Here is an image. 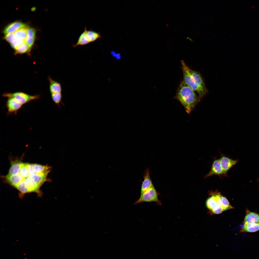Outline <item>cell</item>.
<instances>
[{
  "label": "cell",
  "instance_id": "cell-23",
  "mask_svg": "<svg viewBox=\"0 0 259 259\" xmlns=\"http://www.w3.org/2000/svg\"><path fill=\"white\" fill-rule=\"evenodd\" d=\"M52 100L58 106H60L62 102V95L61 93H56L51 94Z\"/></svg>",
  "mask_w": 259,
  "mask_h": 259
},
{
  "label": "cell",
  "instance_id": "cell-28",
  "mask_svg": "<svg viewBox=\"0 0 259 259\" xmlns=\"http://www.w3.org/2000/svg\"><path fill=\"white\" fill-rule=\"evenodd\" d=\"M4 38L7 42L11 43L15 39L14 33H10L6 34Z\"/></svg>",
  "mask_w": 259,
  "mask_h": 259
},
{
  "label": "cell",
  "instance_id": "cell-12",
  "mask_svg": "<svg viewBox=\"0 0 259 259\" xmlns=\"http://www.w3.org/2000/svg\"><path fill=\"white\" fill-rule=\"evenodd\" d=\"M48 80L49 83V88L51 94L61 93L62 88L60 83L48 76Z\"/></svg>",
  "mask_w": 259,
  "mask_h": 259
},
{
  "label": "cell",
  "instance_id": "cell-15",
  "mask_svg": "<svg viewBox=\"0 0 259 259\" xmlns=\"http://www.w3.org/2000/svg\"><path fill=\"white\" fill-rule=\"evenodd\" d=\"M32 165L35 173L48 174L50 171V167L47 165L44 166L36 164H32Z\"/></svg>",
  "mask_w": 259,
  "mask_h": 259
},
{
  "label": "cell",
  "instance_id": "cell-31",
  "mask_svg": "<svg viewBox=\"0 0 259 259\" xmlns=\"http://www.w3.org/2000/svg\"><path fill=\"white\" fill-rule=\"evenodd\" d=\"M112 55L116 59L119 60L121 58L120 55L118 54L113 52L112 53Z\"/></svg>",
  "mask_w": 259,
  "mask_h": 259
},
{
  "label": "cell",
  "instance_id": "cell-9",
  "mask_svg": "<svg viewBox=\"0 0 259 259\" xmlns=\"http://www.w3.org/2000/svg\"><path fill=\"white\" fill-rule=\"evenodd\" d=\"M190 72L196 84L206 94L208 90L206 87L203 77L198 72L190 69Z\"/></svg>",
  "mask_w": 259,
  "mask_h": 259
},
{
  "label": "cell",
  "instance_id": "cell-14",
  "mask_svg": "<svg viewBox=\"0 0 259 259\" xmlns=\"http://www.w3.org/2000/svg\"><path fill=\"white\" fill-rule=\"evenodd\" d=\"M259 223V214L249 212L246 214L244 221V224Z\"/></svg>",
  "mask_w": 259,
  "mask_h": 259
},
{
  "label": "cell",
  "instance_id": "cell-25",
  "mask_svg": "<svg viewBox=\"0 0 259 259\" xmlns=\"http://www.w3.org/2000/svg\"><path fill=\"white\" fill-rule=\"evenodd\" d=\"M19 173L23 178H25L29 176V173L27 166V163H22Z\"/></svg>",
  "mask_w": 259,
  "mask_h": 259
},
{
  "label": "cell",
  "instance_id": "cell-13",
  "mask_svg": "<svg viewBox=\"0 0 259 259\" xmlns=\"http://www.w3.org/2000/svg\"><path fill=\"white\" fill-rule=\"evenodd\" d=\"M6 178L10 184L15 188L23 180V178L19 173L14 175H7Z\"/></svg>",
  "mask_w": 259,
  "mask_h": 259
},
{
  "label": "cell",
  "instance_id": "cell-10",
  "mask_svg": "<svg viewBox=\"0 0 259 259\" xmlns=\"http://www.w3.org/2000/svg\"><path fill=\"white\" fill-rule=\"evenodd\" d=\"M27 26L25 24L19 21H17L11 23L7 25L3 30L5 34L10 33H14L20 29Z\"/></svg>",
  "mask_w": 259,
  "mask_h": 259
},
{
  "label": "cell",
  "instance_id": "cell-20",
  "mask_svg": "<svg viewBox=\"0 0 259 259\" xmlns=\"http://www.w3.org/2000/svg\"><path fill=\"white\" fill-rule=\"evenodd\" d=\"M30 50L31 48L25 42L15 50V54L16 55L27 53H29L30 52Z\"/></svg>",
  "mask_w": 259,
  "mask_h": 259
},
{
  "label": "cell",
  "instance_id": "cell-19",
  "mask_svg": "<svg viewBox=\"0 0 259 259\" xmlns=\"http://www.w3.org/2000/svg\"><path fill=\"white\" fill-rule=\"evenodd\" d=\"M47 175V174L44 173H35L32 178L35 182L41 187L43 183L46 181Z\"/></svg>",
  "mask_w": 259,
  "mask_h": 259
},
{
  "label": "cell",
  "instance_id": "cell-6",
  "mask_svg": "<svg viewBox=\"0 0 259 259\" xmlns=\"http://www.w3.org/2000/svg\"><path fill=\"white\" fill-rule=\"evenodd\" d=\"M213 175H218L220 177L227 176V174L224 173L221 166L219 159H217L216 157L214 158L210 171L205 176V178Z\"/></svg>",
  "mask_w": 259,
  "mask_h": 259
},
{
  "label": "cell",
  "instance_id": "cell-7",
  "mask_svg": "<svg viewBox=\"0 0 259 259\" xmlns=\"http://www.w3.org/2000/svg\"><path fill=\"white\" fill-rule=\"evenodd\" d=\"M22 105L15 99L8 98L6 102V106L8 109V114H16L22 107Z\"/></svg>",
  "mask_w": 259,
  "mask_h": 259
},
{
  "label": "cell",
  "instance_id": "cell-2",
  "mask_svg": "<svg viewBox=\"0 0 259 259\" xmlns=\"http://www.w3.org/2000/svg\"><path fill=\"white\" fill-rule=\"evenodd\" d=\"M181 62L183 75V81L198 94L199 100L206 94L196 84L190 72V69L184 61L181 60Z\"/></svg>",
  "mask_w": 259,
  "mask_h": 259
},
{
  "label": "cell",
  "instance_id": "cell-18",
  "mask_svg": "<svg viewBox=\"0 0 259 259\" xmlns=\"http://www.w3.org/2000/svg\"><path fill=\"white\" fill-rule=\"evenodd\" d=\"M22 163L21 162L15 161L12 164L8 175H12L18 173L20 171Z\"/></svg>",
  "mask_w": 259,
  "mask_h": 259
},
{
  "label": "cell",
  "instance_id": "cell-8",
  "mask_svg": "<svg viewBox=\"0 0 259 259\" xmlns=\"http://www.w3.org/2000/svg\"><path fill=\"white\" fill-rule=\"evenodd\" d=\"M221 154V157L219 159L220 164L224 173L227 174V171L236 163L237 161Z\"/></svg>",
  "mask_w": 259,
  "mask_h": 259
},
{
  "label": "cell",
  "instance_id": "cell-22",
  "mask_svg": "<svg viewBox=\"0 0 259 259\" xmlns=\"http://www.w3.org/2000/svg\"><path fill=\"white\" fill-rule=\"evenodd\" d=\"M221 200V207L223 211L234 208L225 197L222 196Z\"/></svg>",
  "mask_w": 259,
  "mask_h": 259
},
{
  "label": "cell",
  "instance_id": "cell-4",
  "mask_svg": "<svg viewBox=\"0 0 259 259\" xmlns=\"http://www.w3.org/2000/svg\"><path fill=\"white\" fill-rule=\"evenodd\" d=\"M2 96L8 98H14L22 105L31 101L39 99L40 97V95H31L21 92L5 93L2 95Z\"/></svg>",
  "mask_w": 259,
  "mask_h": 259
},
{
  "label": "cell",
  "instance_id": "cell-21",
  "mask_svg": "<svg viewBox=\"0 0 259 259\" xmlns=\"http://www.w3.org/2000/svg\"><path fill=\"white\" fill-rule=\"evenodd\" d=\"M206 205L207 208L211 211L220 206L218 205L214 198L212 196L207 200L206 202Z\"/></svg>",
  "mask_w": 259,
  "mask_h": 259
},
{
  "label": "cell",
  "instance_id": "cell-26",
  "mask_svg": "<svg viewBox=\"0 0 259 259\" xmlns=\"http://www.w3.org/2000/svg\"><path fill=\"white\" fill-rule=\"evenodd\" d=\"M25 42V40L15 39L10 44L12 47L15 50Z\"/></svg>",
  "mask_w": 259,
  "mask_h": 259
},
{
  "label": "cell",
  "instance_id": "cell-16",
  "mask_svg": "<svg viewBox=\"0 0 259 259\" xmlns=\"http://www.w3.org/2000/svg\"><path fill=\"white\" fill-rule=\"evenodd\" d=\"M29 27L27 26L21 28L14 33L15 39L25 40Z\"/></svg>",
  "mask_w": 259,
  "mask_h": 259
},
{
  "label": "cell",
  "instance_id": "cell-24",
  "mask_svg": "<svg viewBox=\"0 0 259 259\" xmlns=\"http://www.w3.org/2000/svg\"><path fill=\"white\" fill-rule=\"evenodd\" d=\"M209 192L210 194L216 201L218 205L221 207V197L222 195L221 193L217 191L213 192L211 191Z\"/></svg>",
  "mask_w": 259,
  "mask_h": 259
},
{
  "label": "cell",
  "instance_id": "cell-27",
  "mask_svg": "<svg viewBox=\"0 0 259 259\" xmlns=\"http://www.w3.org/2000/svg\"><path fill=\"white\" fill-rule=\"evenodd\" d=\"M35 31L33 28L28 29L27 31L26 38L35 39Z\"/></svg>",
  "mask_w": 259,
  "mask_h": 259
},
{
  "label": "cell",
  "instance_id": "cell-3",
  "mask_svg": "<svg viewBox=\"0 0 259 259\" xmlns=\"http://www.w3.org/2000/svg\"><path fill=\"white\" fill-rule=\"evenodd\" d=\"M101 37L99 33L94 31L88 30L87 28L85 27L84 31L79 36L77 43L72 46L76 47L78 46L85 45L100 39Z\"/></svg>",
  "mask_w": 259,
  "mask_h": 259
},
{
  "label": "cell",
  "instance_id": "cell-11",
  "mask_svg": "<svg viewBox=\"0 0 259 259\" xmlns=\"http://www.w3.org/2000/svg\"><path fill=\"white\" fill-rule=\"evenodd\" d=\"M153 186V185L150 177L149 170V169H147L145 171L144 176V179L141 186V194Z\"/></svg>",
  "mask_w": 259,
  "mask_h": 259
},
{
  "label": "cell",
  "instance_id": "cell-17",
  "mask_svg": "<svg viewBox=\"0 0 259 259\" xmlns=\"http://www.w3.org/2000/svg\"><path fill=\"white\" fill-rule=\"evenodd\" d=\"M259 230V223L245 224L241 230L242 232H253Z\"/></svg>",
  "mask_w": 259,
  "mask_h": 259
},
{
  "label": "cell",
  "instance_id": "cell-29",
  "mask_svg": "<svg viewBox=\"0 0 259 259\" xmlns=\"http://www.w3.org/2000/svg\"><path fill=\"white\" fill-rule=\"evenodd\" d=\"M27 166L29 173V177L33 178L35 173L33 169L32 164L27 163Z\"/></svg>",
  "mask_w": 259,
  "mask_h": 259
},
{
  "label": "cell",
  "instance_id": "cell-5",
  "mask_svg": "<svg viewBox=\"0 0 259 259\" xmlns=\"http://www.w3.org/2000/svg\"><path fill=\"white\" fill-rule=\"evenodd\" d=\"M159 194L157 192L153 186L141 194L139 198L135 202V204L144 202H155L158 205H161V203L158 198Z\"/></svg>",
  "mask_w": 259,
  "mask_h": 259
},
{
  "label": "cell",
  "instance_id": "cell-30",
  "mask_svg": "<svg viewBox=\"0 0 259 259\" xmlns=\"http://www.w3.org/2000/svg\"><path fill=\"white\" fill-rule=\"evenodd\" d=\"M223 211L222 207L219 206L212 210L211 211V213L215 214H219L221 213Z\"/></svg>",
  "mask_w": 259,
  "mask_h": 259
},
{
  "label": "cell",
  "instance_id": "cell-1",
  "mask_svg": "<svg viewBox=\"0 0 259 259\" xmlns=\"http://www.w3.org/2000/svg\"><path fill=\"white\" fill-rule=\"evenodd\" d=\"M175 98L180 102L188 114L193 109L198 101L199 100L195 91L183 81L179 86Z\"/></svg>",
  "mask_w": 259,
  "mask_h": 259
}]
</instances>
